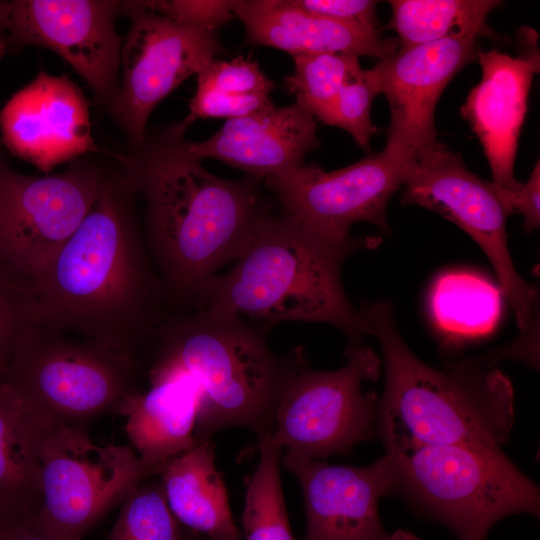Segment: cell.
<instances>
[{
  "label": "cell",
  "mask_w": 540,
  "mask_h": 540,
  "mask_svg": "<svg viewBox=\"0 0 540 540\" xmlns=\"http://www.w3.org/2000/svg\"><path fill=\"white\" fill-rule=\"evenodd\" d=\"M128 196L104 178L79 227L24 292L34 324L101 344L145 372L155 334L174 312Z\"/></svg>",
  "instance_id": "obj_1"
},
{
  "label": "cell",
  "mask_w": 540,
  "mask_h": 540,
  "mask_svg": "<svg viewBox=\"0 0 540 540\" xmlns=\"http://www.w3.org/2000/svg\"><path fill=\"white\" fill-rule=\"evenodd\" d=\"M174 127L136 171L144 238L174 313L194 308L202 285L242 254L271 208L262 179L219 178L180 148Z\"/></svg>",
  "instance_id": "obj_2"
},
{
  "label": "cell",
  "mask_w": 540,
  "mask_h": 540,
  "mask_svg": "<svg viewBox=\"0 0 540 540\" xmlns=\"http://www.w3.org/2000/svg\"><path fill=\"white\" fill-rule=\"evenodd\" d=\"M270 329L208 309L172 313L158 328L145 377L150 385L178 376L201 390L197 442L228 427H245L258 442L269 439L286 389L304 357L302 347L283 356L268 346Z\"/></svg>",
  "instance_id": "obj_3"
},
{
  "label": "cell",
  "mask_w": 540,
  "mask_h": 540,
  "mask_svg": "<svg viewBox=\"0 0 540 540\" xmlns=\"http://www.w3.org/2000/svg\"><path fill=\"white\" fill-rule=\"evenodd\" d=\"M380 242L330 240L270 208L232 269L202 285L193 309L232 314L269 329L285 321L327 323L346 335L349 347L360 345L369 329L346 296L341 268L351 254Z\"/></svg>",
  "instance_id": "obj_4"
},
{
  "label": "cell",
  "mask_w": 540,
  "mask_h": 540,
  "mask_svg": "<svg viewBox=\"0 0 540 540\" xmlns=\"http://www.w3.org/2000/svg\"><path fill=\"white\" fill-rule=\"evenodd\" d=\"M360 312L383 357L385 386L378 398L376 435L386 453L429 445L501 448L508 441L514 393L506 375L472 360L431 367L402 339L389 302L365 303Z\"/></svg>",
  "instance_id": "obj_5"
},
{
  "label": "cell",
  "mask_w": 540,
  "mask_h": 540,
  "mask_svg": "<svg viewBox=\"0 0 540 540\" xmlns=\"http://www.w3.org/2000/svg\"><path fill=\"white\" fill-rule=\"evenodd\" d=\"M390 455L396 493L459 540H485L496 522L512 514H539L538 487L501 448L429 445Z\"/></svg>",
  "instance_id": "obj_6"
},
{
  "label": "cell",
  "mask_w": 540,
  "mask_h": 540,
  "mask_svg": "<svg viewBox=\"0 0 540 540\" xmlns=\"http://www.w3.org/2000/svg\"><path fill=\"white\" fill-rule=\"evenodd\" d=\"M143 368L96 342L40 324L16 341L3 382L58 423L121 415L141 392Z\"/></svg>",
  "instance_id": "obj_7"
},
{
  "label": "cell",
  "mask_w": 540,
  "mask_h": 540,
  "mask_svg": "<svg viewBox=\"0 0 540 540\" xmlns=\"http://www.w3.org/2000/svg\"><path fill=\"white\" fill-rule=\"evenodd\" d=\"M164 466L124 445L95 444L84 425L57 423L40 457L35 527L51 540H83L107 513Z\"/></svg>",
  "instance_id": "obj_8"
},
{
  "label": "cell",
  "mask_w": 540,
  "mask_h": 540,
  "mask_svg": "<svg viewBox=\"0 0 540 540\" xmlns=\"http://www.w3.org/2000/svg\"><path fill=\"white\" fill-rule=\"evenodd\" d=\"M346 364L334 371L313 370L307 356L298 365L281 401L268 439L308 459L348 454L376 435L378 397L363 392L376 381L381 359L370 347L347 346Z\"/></svg>",
  "instance_id": "obj_9"
},
{
  "label": "cell",
  "mask_w": 540,
  "mask_h": 540,
  "mask_svg": "<svg viewBox=\"0 0 540 540\" xmlns=\"http://www.w3.org/2000/svg\"><path fill=\"white\" fill-rule=\"evenodd\" d=\"M402 204L428 208L464 230L482 249L521 330L531 324L537 290L516 271L507 244L513 214L502 189L471 172L459 153L438 142L404 165Z\"/></svg>",
  "instance_id": "obj_10"
},
{
  "label": "cell",
  "mask_w": 540,
  "mask_h": 540,
  "mask_svg": "<svg viewBox=\"0 0 540 540\" xmlns=\"http://www.w3.org/2000/svg\"><path fill=\"white\" fill-rule=\"evenodd\" d=\"M103 179L86 167L33 177L0 164V278L25 293L86 217Z\"/></svg>",
  "instance_id": "obj_11"
},
{
  "label": "cell",
  "mask_w": 540,
  "mask_h": 540,
  "mask_svg": "<svg viewBox=\"0 0 540 540\" xmlns=\"http://www.w3.org/2000/svg\"><path fill=\"white\" fill-rule=\"evenodd\" d=\"M405 163L381 151L342 169L303 164L263 182L280 209L307 229L344 241L351 237V226L361 221L390 232L387 206L402 186Z\"/></svg>",
  "instance_id": "obj_12"
},
{
  "label": "cell",
  "mask_w": 540,
  "mask_h": 540,
  "mask_svg": "<svg viewBox=\"0 0 540 540\" xmlns=\"http://www.w3.org/2000/svg\"><path fill=\"white\" fill-rule=\"evenodd\" d=\"M123 4L132 23L121 47L122 84L113 108L130 138L143 144L154 108L215 59L220 45L215 31L179 24L140 1Z\"/></svg>",
  "instance_id": "obj_13"
},
{
  "label": "cell",
  "mask_w": 540,
  "mask_h": 540,
  "mask_svg": "<svg viewBox=\"0 0 540 540\" xmlns=\"http://www.w3.org/2000/svg\"><path fill=\"white\" fill-rule=\"evenodd\" d=\"M116 1L17 0L6 2L5 48L40 45L56 52L89 84L99 99L114 105L121 40Z\"/></svg>",
  "instance_id": "obj_14"
},
{
  "label": "cell",
  "mask_w": 540,
  "mask_h": 540,
  "mask_svg": "<svg viewBox=\"0 0 540 540\" xmlns=\"http://www.w3.org/2000/svg\"><path fill=\"white\" fill-rule=\"evenodd\" d=\"M472 35L399 48L373 67L390 108L386 154L407 162L435 146L437 102L452 78L477 57Z\"/></svg>",
  "instance_id": "obj_15"
},
{
  "label": "cell",
  "mask_w": 540,
  "mask_h": 540,
  "mask_svg": "<svg viewBox=\"0 0 540 540\" xmlns=\"http://www.w3.org/2000/svg\"><path fill=\"white\" fill-rule=\"evenodd\" d=\"M284 466L298 479L303 493L306 533L303 540H420L381 524L379 500L396 493L390 454L365 467L329 465L286 452Z\"/></svg>",
  "instance_id": "obj_16"
},
{
  "label": "cell",
  "mask_w": 540,
  "mask_h": 540,
  "mask_svg": "<svg viewBox=\"0 0 540 540\" xmlns=\"http://www.w3.org/2000/svg\"><path fill=\"white\" fill-rule=\"evenodd\" d=\"M518 38L520 51L516 56L498 49L478 50L476 60L482 77L461 107L462 116L483 147L491 182L507 191L522 186L514 177V164L530 87L540 68L537 33L524 28Z\"/></svg>",
  "instance_id": "obj_17"
},
{
  "label": "cell",
  "mask_w": 540,
  "mask_h": 540,
  "mask_svg": "<svg viewBox=\"0 0 540 540\" xmlns=\"http://www.w3.org/2000/svg\"><path fill=\"white\" fill-rule=\"evenodd\" d=\"M0 131L11 153L45 174L77 156L100 151L82 91L67 76L43 70L4 105Z\"/></svg>",
  "instance_id": "obj_18"
},
{
  "label": "cell",
  "mask_w": 540,
  "mask_h": 540,
  "mask_svg": "<svg viewBox=\"0 0 540 540\" xmlns=\"http://www.w3.org/2000/svg\"><path fill=\"white\" fill-rule=\"evenodd\" d=\"M315 118L297 102L246 117L229 119L201 142L180 141L189 157L218 159L265 180L304 164L319 141Z\"/></svg>",
  "instance_id": "obj_19"
},
{
  "label": "cell",
  "mask_w": 540,
  "mask_h": 540,
  "mask_svg": "<svg viewBox=\"0 0 540 540\" xmlns=\"http://www.w3.org/2000/svg\"><path fill=\"white\" fill-rule=\"evenodd\" d=\"M233 13L244 24L248 40L291 56L346 53L378 60L394 54L398 42L298 8L292 0H235Z\"/></svg>",
  "instance_id": "obj_20"
},
{
  "label": "cell",
  "mask_w": 540,
  "mask_h": 540,
  "mask_svg": "<svg viewBox=\"0 0 540 540\" xmlns=\"http://www.w3.org/2000/svg\"><path fill=\"white\" fill-rule=\"evenodd\" d=\"M58 422L0 382V516H35L43 443Z\"/></svg>",
  "instance_id": "obj_21"
},
{
  "label": "cell",
  "mask_w": 540,
  "mask_h": 540,
  "mask_svg": "<svg viewBox=\"0 0 540 540\" xmlns=\"http://www.w3.org/2000/svg\"><path fill=\"white\" fill-rule=\"evenodd\" d=\"M201 396L199 387L187 376L151 384L149 390L131 396L121 415L127 418L126 433L138 456L165 466L195 447Z\"/></svg>",
  "instance_id": "obj_22"
},
{
  "label": "cell",
  "mask_w": 540,
  "mask_h": 540,
  "mask_svg": "<svg viewBox=\"0 0 540 540\" xmlns=\"http://www.w3.org/2000/svg\"><path fill=\"white\" fill-rule=\"evenodd\" d=\"M159 475L168 507L182 526L211 540H242L215 465L212 440L171 459Z\"/></svg>",
  "instance_id": "obj_23"
},
{
  "label": "cell",
  "mask_w": 540,
  "mask_h": 540,
  "mask_svg": "<svg viewBox=\"0 0 540 540\" xmlns=\"http://www.w3.org/2000/svg\"><path fill=\"white\" fill-rule=\"evenodd\" d=\"M197 87L189 112L176 129L185 130L199 119H235L274 107L271 92L274 82L259 65L242 56L232 60L213 59L196 74Z\"/></svg>",
  "instance_id": "obj_24"
},
{
  "label": "cell",
  "mask_w": 540,
  "mask_h": 540,
  "mask_svg": "<svg viewBox=\"0 0 540 540\" xmlns=\"http://www.w3.org/2000/svg\"><path fill=\"white\" fill-rule=\"evenodd\" d=\"M430 311L438 330L450 340L485 336L500 318V290L481 275L446 272L433 283Z\"/></svg>",
  "instance_id": "obj_25"
},
{
  "label": "cell",
  "mask_w": 540,
  "mask_h": 540,
  "mask_svg": "<svg viewBox=\"0 0 540 540\" xmlns=\"http://www.w3.org/2000/svg\"><path fill=\"white\" fill-rule=\"evenodd\" d=\"M389 22L400 41L410 48L449 36H490L489 13L501 4L495 0H392Z\"/></svg>",
  "instance_id": "obj_26"
},
{
  "label": "cell",
  "mask_w": 540,
  "mask_h": 540,
  "mask_svg": "<svg viewBox=\"0 0 540 540\" xmlns=\"http://www.w3.org/2000/svg\"><path fill=\"white\" fill-rule=\"evenodd\" d=\"M256 447L260 458L247 480L242 540H294L280 477L282 448L268 439Z\"/></svg>",
  "instance_id": "obj_27"
},
{
  "label": "cell",
  "mask_w": 540,
  "mask_h": 540,
  "mask_svg": "<svg viewBox=\"0 0 540 540\" xmlns=\"http://www.w3.org/2000/svg\"><path fill=\"white\" fill-rule=\"evenodd\" d=\"M294 71L284 86L296 102L315 119L328 125L344 84L362 67L359 56L346 53H313L292 56Z\"/></svg>",
  "instance_id": "obj_28"
},
{
  "label": "cell",
  "mask_w": 540,
  "mask_h": 540,
  "mask_svg": "<svg viewBox=\"0 0 540 540\" xmlns=\"http://www.w3.org/2000/svg\"><path fill=\"white\" fill-rule=\"evenodd\" d=\"M182 529L161 483L150 482L139 485L125 499L108 540H179Z\"/></svg>",
  "instance_id": "obj_29"
},
{
  "label": "cell",
  "mask_w": 540,
  "mask_h": 540,
  "mask_svg": "<svg viewBox=\"0 0 540 540\" xmlns=\"http://www.w3.org/2000/svg\"><path fill=\"white\" fill-rule=\"evenodd\" d=\"M381 93L376 71L361 68L342 87L334 104L328 125L347 131L365 150L378 129L371 121V105Z\"/></svg>",
  "instance_id": "obj_30"
},
{
  "label": "cell",
  "mask_w": 540,
  "mask_h": 540,
  "mask_svg": "<svg viewBox=\"0 0 540 540\" xmlns=\"http://www.w3.org/2000/svg\"><path fill=\"white\" fill-rule=\"evenodd\" d=\"M148 10L179 24L215 31L234 17L229 0L140 1Z\"/></svg>",
  "instance_id": "obj_31"
},
{
  "label": "cell",
  "mask_w": 540,
  "mask_h": 540,
  "mask_svg": "<svg viewBox=\"0 0 540 540\" xmlns=\"http://www.w3.org/2000/svg\"><path fill=\"white\" fill-rule=\"evenodd\" d=\"M33 323L28 296L0 278V382H3L17 339Z\"/></svg>",
  "instance_id": "obj_32"
},
{
  "label": "cell",
  "mask_w": 540,
  "mask_h": 540,
  "mask_svg": "<svg viewBox=\"0 0 540 540\" xmlns=\"http://www.w3.org/2000/svg\"><path fill=\"white\" fill-rule=\"evenodd\" d=\"M300 9L342 24L378 32L377 2L372 0H292Z\"/></svg>",
  "instance_id": "obj_33"
},
{
  "label": "cell",
  "mask_w": 540,
  "mask_h": 540,
  "mask_svg": "<svg viewBox=\"0 0 540 540\" xmlns=\"http://www.w3.org/2000/svg\"><path fill=\"white\" fill-rule=\"evenodd\" d=\"M504 200L511 211L519 212L524 217V227L527 231L538 229L540 226V163H537L526 183L516 191L502 190Z\"/></svg>",
  "instance_id": "obj_34"
},
{
  "label": "cell",
  "mask_w": 540,
  "mask_h": 540,
  "mask_svg": "<svg viewBox=\"0 0 540 540\" xmlns=\"http://www.w3.org/2000/svg\"><path fill=\"white\" fill-rule=\"evenodd\" d=\"M0 540H51L33 523V517L1 516Z\"/></svg>",
  "instance_id": "obj_35"
},
{
  "label": "cell",
  "mask_w": 540,
  "mask_h": 540,
  "mask_svg": "<svg viewBox=\"0 0 540 540\" xmlns=\"http://www.w3.org/2000/svg\"><path fill=\"white\" fill-rule=\"evenodd\" d=\"M179 540H211L206 536L183 526Z\"/></svg>",
  "instance_id": "obj_36"
},
{
  "label": "cell",
  "mask_w": 540,
  "mask_h": 540,
  "mask_svg": "<svg viewBox=\"0 0 540 540\" xmlns=\"http://www.w3.org/2000/svg\"><path fill=\"white\" fill-rule=\"evenodd\" d=\"M4 52V49L0 46V56Z\"/></svg>",
  "instance_id": "obj_37"
},
{
  "label": "cell",
  "mask_w": 540,
  "mask_h": 540,
  "mask_svg": "<svg viewBox=\"0 0 540 540\" xmlns=\"http://www.w3.org/2000/svg\"><path fill=\"white\" fill-rule=\"evenodd\" d=\"M2 517L0 516V533H1Z\"/></svg>",
  "instance_id": "obj_38"
}]
</instances>
